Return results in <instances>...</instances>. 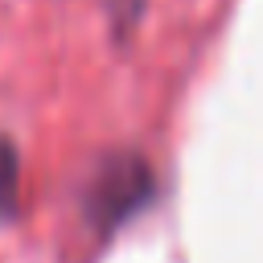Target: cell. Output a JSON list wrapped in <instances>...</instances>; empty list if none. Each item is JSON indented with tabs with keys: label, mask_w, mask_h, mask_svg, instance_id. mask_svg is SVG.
I'll use <instances>...</instances> for the list:
<instances>
[{
	"label": "cell",
	"mask_w": 263,
	"mask_h": 263,
	"mask_svg": "<svg viewBox=\"0 0 263 263\" xmlns=\"http://www.w3.org/2000/svg\"><path fill=\"white\" fill-rule=\"evenodd\" d=\"M152 201H156L152 164L140 152H107L99 160L95 177L86 181L82 214H86V226L107 238L119 226H127L132 218H140Z\"/></svg>",
	"instance_id": "obj_1"
},
{
	"label": "cell",
	"mask_w": 263,
	"mask_h": 263,
	"mask_svg": "<svg viewBox=\"0 0 263 263\" xmlns=\"http://www.w3.org/2000/svg\"><path fill=\"white\" fill-rule=\"evenodd\" d=\"M107 8H111V21H115V33L123 37L136 21H140V8H144V0H107Z\"/></svg>",
	"instance_id": "obj_3"
},
{
	"label": "cell",
	"mask_w": 263,
	"mask_h": 263,
	"mask_svg": "<svg viewBox=\"0 0 263 263\" xmlns=\"http://www.w3.org/2000/svg\"><path fill=\"white\" fill-rule=\"evenodd\" d=\"M21 205V152L8 136H0V218L12 222Z\"/></svg>",
	"instance_id": "obj_2"
}]
</instances>
